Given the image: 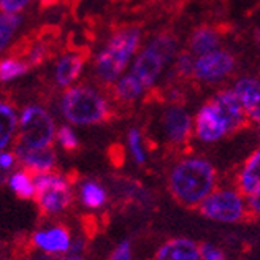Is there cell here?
<instances>
[{
  "mask_svg": "<svg viewBox=\"0 0 260 260\" xmlns=\"http://www.w3.org/2000/svg\"><path fill=\"white\" fill-rule=\"evenodd\" d=\"M216 170L202 157H189L176 162L168 173V190L183 206H200L214 190Z\"/></svg>",
  "mask_w": 260,
  "mask_h": 260,
  "instance_id": "6da1fadb",
  "label": "cell"
},
{
  "mask_svg": "<svg viewBox=\"0 0 260 260\" xmlns=\"http://www.w3.org/2000/svg\"><path fill=\"white\" fill-rule=\"evenodd\" d=\"M141 42L138 27H122L116 30L100 51L94 63V73L99 83L113 84L121 78L128 62L135 56Z\"/></svg>",
  "mask_w": 260,
  "mask_h": 260,
  "instance_id": "7a4b0ae2",
  "label": "cell"
},
{
  "mask_svg": "<svg viewBox=\"0 0 260 260\" xmlns=\"http://www.w3.org/2000/svg\"><path fill=\"white\" fill-rule=\"evenodd\" d=\"M60 113L75 125H97L110 121L111 107L100 90L89 84L69 87L60 99Z\"/></svg>",
  "mask_w": 260,
  "mask_h": 260,
  "instance_id": "3957f363",
  "label": "cell"
},
{
  "mask_svg": "<svg viewBox=\"0 0 260 260\" xmlns=\"http://www.w3.org/2000/svg\"><path fill=\"white\" fill-rule=\"evenodd\" d=\"M176 51H178L176 37L167 32L159 34L135 57L132 69H130L128 73L146 90L157 81V78L164 72L165 65L176 56Z\"/></svg>",
  "mask_w": 260,
  "mask_h": 260,
  "instance_id": "277c9868",
  "label": "cell"
},
{
  "mask_svg": "<svg viewBox=\"0 0 260 260\" xmlns=\"http://www.w3.org/2000/svg\"><path fill=\"white\" fill-rule=\"evenodd\" d=\"M35 197L40 211L46 216H59L69 210L73 202V190L69 179L56 172L34 175Z\"/></svg>",
  "mask_w": 260,
  "mask_h": 260,
  "instance_id": "5b68a950",
  "label": "cell"
},
{
  "mask_svg": "<svg viewBox=\"0 0 260 260\" xmlns=\"http://www.w3.org/2000/svg\"><path fill=\"white\" fill-rule=\"evenodd\" d=\"M56 132L53 116L40 105H27L18 118V145L29 148L53 146Z\"/></svg>",
  "mask_w": 260,
  "mask_h": 260,
  "instance_id": "8992f818",
  "label": "cell"
},
{
  "mask_svg": "<svg viewBox=\"0 0 260 260\" xmlns=\"http://www.w3.org/2000/svg\"><path fill=\"white\" fill-rule=\"evenodd\" d=\"M200 211L205 217L216 220V222L233 224L244 219L246 205L238 190L220 189L213 190L202 202Z\"/></svg>",
  "mask_w": 260,
  "mask_h": 260,
  "instance_id": "52a82bcc",
  "label": "cell"
},
{
  "mask_svg": "<svg viewBox=\"0 0 260 260\" xmlns=\"http://www.w3.org/2000/svg\"><path fill=\"white\" fill-rule=\"evenodd\" d=\"M235 69V57L225 49H216L211 53L195 57L192 76L202 83H219Z\"/></svg>",
  "mask_w": 260,
  "mask_h": 260,
  "instance_id": "ba28073f",
  "label": "cell"
},
{
  "mask_svg": "<svg viewBox=\"0 0 260 260\" xmlns=\"http://www.w3.org/2000/svg\"><path fill=\"white\" fill-rule=\"evenodd\" d=\"M193 130L199 140L205 143H213L220 138H224L229 132V127L222 114L219 113L216 105L208 100L200 107L193 119Z\"/></svg>",
  "mask_w": 260,
  "mask_h": 260,
  "instance_id": "9c48e42d",
  "label": "cell"
},
{
  "mask_svg": "<svg viewBox=\"0 0 260 260\" xmlns=\"http://www.w3.org/2000/svg\"><path fill=\"white\" fill-rule=\"evenodd\" d=\"M72 243H73L72 233L63 225H51L45 229H38L32 235L34 248L49 255H57V257L62 254L69 255Z\"/></svg>",
  "mask_w": 260,
  "mask_h": 260,
  "instance_id": "30bf717a",
  "label": "cell"
},
{
  "mask_svg": "<svg viewBox=\"0 0 260 260\" xmlns=\"http://www.w3.org/2000/svg\"><path fill=\"white\" fill-rule=\"evenodd\" d=\"M15 155L18 159V164L22 165V168L29 170L30 173H45L53 172L57 164V154L53 146L48 148H29L18 145L15 146Z\"/></svg>",
  "mask_w": 260,
  "mask_h": 260,
  "instance_id": "8fae6325",
  "label": "cell"
},
{
  "mask_svg": "<svg viewBox=\"0 0 260 260\" xmlns=\"http://www.w3.org/2000/svg\"><path fill=\"white\" fill-rule=\"evenodd\" d=\"M162 127L167 140L172 145H183L192 134L193 121L186 110L181 107H170L162 114Z\"/></svg>",
  "mask_w": 260,
  "mask_h": 260,
  "instance_id": "7c38bea8",
  "label": "cell"
},
{
  "mask_svg": "<svg viewBox=\"0 0 260 260\" xmlns=\"http://www.w3.org/2000/svg\"><path fill=\"white\" fill-rule=\"evenodd\" d=\"M211 102L214 103L219 113L222 114V118L225 119L229 132H235V130L241 128L246 124L248 116H246L241 102L237 97V94L233 92V89L220 90V92H217L211 99Z\"/></svg>",
  "mask_w": 260,
  "mask_h": 260,
  "instance_id": "4fadbf2b",
  "label": "cell"
},
{
  "mask_svg": "<svg viewBox=\"0 0 260 260\" xmlns=\"http://www.w3.org/2000/svg\"><path fill=\"white\" fill-rule=\"evenodd\" d=\"M233 92L240 99L248 119L260 127V81L255 78L244 76L235 83Z\"/></svg>",
  "mask_w": 260,
  "mask_h": 260,
  "instance_id": "5bb4252c",
  "label": "cell"
},
{
  "mask_svg": "<svg viewBox=\"0 0 260 260\" xmlns=\"http://www.w3.org/2000/svg\"><path fill=\"white\" fill-rule=\"evenodd\" d=\"M90 56V51L87 48H83L80 51H73L72 54L63 56L59 63L56 65V72H54V80L56 84L60 87H67L70 86L78 76L81 75L84 63L87 62Z\"/></svg>",
  "mask_w": 260,
  "mask_h": 260,
  "instance_id": "9a60e30c",
  "label": "cell"
},
{
  "mask_svg": "<svg viewBox=\"0 0 260 260\" xmlns=\"http://www.w3.org/2000/svg\"><path fill=\"white\" fill-rule=\"evenodd\" d=\"M154 260H202L200 246L189 238H172L157 249Z\"/></svg>",
  "mask_w": 260,
  "mask_h": 260,
  "instance_id": "2e32d148",
  "label": "cell"
},
{
  "mask_svg": "<svg viewBox=\"0 0 260 260\" xmlns=\"http://www.w3.org/2000/svg\"><path fill=\"white\" fill-rule=\"evenodd\" d=\"M238 187L244 195L260 189V148H257L243 164L238 175Z\"/></svg>",
  "mask_w": 260,
  "mask_h": 260,
  "instance_id": "e0dca14e",
  "label": "cell"
},
{
  "mask_svg": "<svg viewBox=\"0 0 260 260\" xmlns=\"http://www.w3.org/2000/svg\"><path fill=\"white\" fill-rule=\"evenodd\" d=\"M219 45H220V35L216 29L199 27L192 32L189 38V53L199 57L219 49Z\"/></svg>",
  "mask_w": 260,
  "mask_h": 260,
  "instance_id": "ac0fdd59",
  "label": "cell"
},
{
  "mask_svg": "<svg viewBox=\"0 0 260 260\" xmlns=\"http://www.w3.org/2000/svg\"><path fill=\"white\" fill-rule=\"evenodd\" d=\"M80 200L87 210H100L108 202V192L99 181L86 179L80 186Z\"/></svg>",
  "mask_w": 260,
  "mask_h": 260,
  "instance_id": "d6986e66",
  "label": "cell"
},
{
  "mask_svg": "<svg viewBox=\"0 0 260 260\" xmlns=\"http://www.w3.org/2000/svg\"><path fill=\"white\" fill-rule=\"evenodd\" d=\"M18 132V114L10 103L0 100V151L7 149Z\"/></svg>",
  "mask_w": 260,
  "mask_h": 260,
  "instance_id": "ffe728a7",
  "label": "cell"
},
{
  "mask_svg": "<svg viewBox=\"0 0 260 260\" xmlns=\"http://www.w3.org/2000/svg\"><path fill=\"white\" fill-rule=\"evenodd\" d=\"M7 184L10 190L22 200H32L35 197L34 173L25 170V168H19V170L13 172L7 179Z\"/></svg>",
  "mask_w": 260,
  "mask_h": 260,
  "instance_id": "44dd1931",
  "label": "cell"
},
{
  "mask_svg": "<svg viewBox=\"0 0 260 260\" xmlns=\"http://www.w3.org/2000/svg\"><path fill=\"white\" fill-rule=\"evenodd\" d=\"M143 92H145V89L130 73L121 76L113 87L114 99L122 103H134L143 95Z\"/></svg>",
  "mask_w": 260,
  "mask_h": 260,
  "instance_id": "7402d4cb",
  "label": "cell"
},
{
  "mask_svg": "<svg viewBox=\"0 0 260 260\" xmlns=\"http://www.w3.org/2000/svg\"><path fill=\"white\" fill-rule=\"evenodd\" d=\"M30 70V67L24 60L8 56L0 60V81H11L18 76H22Z\"/></svg>",
  "mask_w": 260,
  "mask_h": 260,
  "instance_id": "603a6c76",
  "label": "cell"
},
{
  "mask_svg": "<svg viewBox=\"0 0 260 260\" xmlns=\"http://www.w3.org/2000/svg\"><path fill=\"white\" fill-rule=\"evenodd\" d=\"M22 18L16 13H4L0 15V53L5 49L8 42L11 40L13 34L19 27Z\"/></svg>",
  "mask_w": 260,
  "mask_h": 260,
  "instance_id": "cb8c5ba5",
  "label": "cell"
},
{
  "mask_svg": "<svg viewBox=\"0 0 260 260\" xmlns=\"http://www.w3.org/2000/svg\"><path fill=\"white\" fill-rule=\"evenodd\" d=\"M127 143H128V151L132 154L134 160L138 165H143L146 162V149L145 143H143V135L138 128H130L127 134Z\"/></svg>",
  "mask_w": 260,
  "mask_h": 260,
  "instance_id": "d4e9b609",
  "label": "cell"
},
{
  "mask_svg": "<svg viewBox=\"0 0 260 260\" xmlns=\"http://www.w3.org/2000/svg\"><path fill=\"white\" fill-rule=\"evenodd\" d=\"M56 140L57 143L62 146V149L65 151H76L78 148H80V140H78L76 134L73 132V128L69 127V125H62L57 128L56 132Z\"/></svg>",
  "mask_w": 260,
  "mask_h": 260,
  "instance_id": "484cf974",
  "label": "cell"
},
{
  "mask_svg": "<svg viewBox=\"0 0 260 260\" xmlns=\"http://www.w3.org/2000/svg\"><path fill=\"white\" fill-rule=\"evenodd\" d=\"M193 54L190 53H179L175 60V72L179 76H192L193 70Z\"/></svg>",
  "mask_w": 260,
  "mask_h": 260,
  "instance_id": "4316f807",
  "label": "cell"
},
{
  "mask_svg": "<svg viewBox=\"0 0 260 260\" xmlns=\"http://www.w3.org/2000/svg\"><path fill=\"white\" fill-rule=\"evenodd\" d=\"M134 258V249L132 243L128 240H124L116 244V248L111 251L108 260H132Z\"/></svg>",
  "mask_w": 260,
  "mask_h": 260,
  "instance_id": "83f0119b",
  "label": "cell"
},
{
  "mask_svg": "<svg viewBox=\"0 0 260 260\" xmlns=\"http://www.w3.org/2000/svg\"><path fill=\"white\" fill-rule=\"evenodd\" d=\"M200 257L202 260H225V255L222 251L208 243L200 246Z\"/></svg>",
  "mask_w": 260,
  "mask_h": 260,
  "instance_id": "f1b7e54d",
  "label": "cell"
},
{
  "mask_svg": "<svg viewBox=\"0 0 260 260\" xmlns=\"http://www.w3.org/2000/svg\"><path fill=\"white\" fill-rule=\"evenodd\" d=\"M29 2L30 0H0V10L4 13H18Z\"/></svg>",
  "mask_w": 260,
  "mask_h": 260,
  "instance_id": "f546056e",
  "label": "cell"
},
{
  "mask_svg": "<svg viewBox=\"0 0 260 260\" xmlns=\"http://www.w3.org/2000/svg\"><path fill=\"white\" fill-rule=\"evenodd\" d=\"M248 210L252 214L260 216V189L248 195Z\"/></svg>",
  "mask_w": 260,
  "mask_h": 260,
  "instance_id": "4dcf8cb0",
  "label": "cell"
},
{
  "mask_svg": "<svg viewBox=\"0 0 260 260\" xmlns=\"http://www.w3.org/2000/svg\"><path fill=\"white\" fill-rule=\"evenodd\" d=\"M30 260H62V257H57V255H49V254H43V252H40V254L34 255Z\"/></svg>",
  "mask_w": 260,
  "mask_h": 260,
  "instance_id": "1f68e13d",
  "label": "cell"
},
{
  "mask_svg": "<svg viewBox=\"0 0 260 260\" xmlns=\"http://www.w3.org/2000/svg\"><path fill=\"white\" fill-rule=\"evenodd\" d=\"M8 173H5L4 170H2V168H0V184H2V183H7V179H8Z\"/></svg>",
  "mask_w": 260,
  "mask_h": 260,
  "instance_id": "d6a6232c",
  "label": "cell"
},
{
  "mask_svg": "<svg viewBox=\"0 0 260 260\" xmlns=\"http://www.w3.org/2000/svg\"><path fill=\"white\" fill-rule=\"evenodd\" d=\"M62 260H84L81 255H65Z\"/></svg>",
  "mask_w": 260,
  "mask_h": 260,
  "instance_id": "836d02e7",
  "label": "cell"
},
{
  "mask_svg": "<svg viewBox=\"0 0 260 260\" xmlns=\"http://www.w3.org/2000/svg\"><path fill=\"white\" fill-rule=\"evenodd\" d=\"M255 42L260 45V30H257V34H255Z\"/></svg>",
  "mask_w": 260,
  "mask_h": 260,
  "instance_id": "e575fe53",
  "label": "cell"
},
{
  "mask_svg": "<svg viewBox=\"0 0 260 260\" xmlns=\"http://www.w3.org/2000/svg\"><path fill=\"white\" fill-rule=\"evenodd\" d=\"M0 260H2V257H0Z\"/></svg>",
  "mask_w": 260,
  "mask_h": 260,
  "instance_id": "d590c367",
  "label": "cell"
}]
</instances>
